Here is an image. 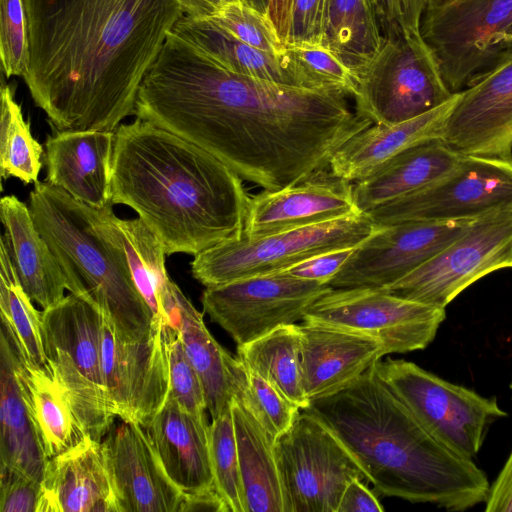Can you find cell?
Here are the masks:
<instances>
[{
  "mask_svg": "<svg viewBox=\"0 0 512 512\" xmlns=\"http://www.w3.org/2000/svg\"><path fill=\"white\" fill-rule=\"evenodd\" d=\"M134 115L270 191L329 169L335 152L373 124L344 95L232 73L172 32L142 80Z\"/></svg>",
  "mask_w": 512,
  "mask_h": 512,
  "instance_id": "1",
  "label": "cell"
},
{
  "mask_svg": "<svg viewBox=\"0 0 512 512\" xmlns=\"http://www.w3.org/2000/svg\"><path fill=\"white\" fill-rule=\"evenodd\" d=\"M22 76L55 131L115 132L184 15L176 0H22Z\"/></svg>",
  "mask_w": 512,
  "mask_h": 512,
  "instance_id": "2",
  "label": "cell"
},
{
  "mask_svg": "<svg viewBox=\"0 0 512 512\" xmlns=\"http://www.w3.org/2000/svg\"><path fill=\"white\" fill-rule=\"evenodd\" d=\"M228 166L193 143L136 118L115 131L111 203L133 209L166 255H197L240 239L251 196Z\"/></svg>",
  "mask_w": 512,
  "mask_h": 512,
  "instance_id": "3",
  "label": "cell"
},
{
  "mask_svg": "<svg viewBox=\"0 0 512 512\" xmlns=\"http://www.w3.org/2000/svg\"><path fill=\"white\" fill-rule=\"evenodd\" d=\"M302 410L337 436L386 496L450 512L486 501L490 483L484 471L432 436L383 381L376 363Z\"/></svg>",
  "mask_w": 512,
  "mask_h": 512,
  "instance_id": "4",
  "label": "cell"
},
{
  "mask_svg": "<svg viewBox=\"0 0 512 512\" xmlns=\"http://www.w3.org/2000/svg\"><path fill=\"white\" fill-rule=\"evenodd\" d=\"M29 208L67 290L97 307L119 336L146 337L155 324L153 314L133 281L122 248L99 227L95 209L47 181L35 182Z\"/></svg>",
  "mask_w": 512,
  "mask_h": 512,
  "instance_id": "5",
  "label": "cell"
},
{
  "mask_svg": "<svg viewBox=\"0 0 512 512\" xmlns=\"http://www.w3.org/2000/svg\"><path fill=\"white\" fill-rule=\"evenodd\" d=\"M46 364L64 389L87 435L102 441L114 414L103 380V314L70 293L41 312Z\"/></svg>",
  "mask_w": 512,
  "mask_h": 512,
  "instance_id": "6",
  "label": "cell"
},
{
  "mask_svg": "<svg viewBox=\"0 0 512 512\" xmlns=\"http://www.w3.org/2000/svg\"><path fill=\"white\" fill-rule=\"evenodd\" d=\"M438 61L420 29L384 33L374 57L356 73L358 114L373 124H396L420 116L449 100Z\"/></svg>",
  "mask_w": 512,
  "mask_h": 512,
  "instance_id": "7",
  "label": "cell"
},
{
  "mask_svg": "<svg viewBox=\"0 0 512 512\" xmlns=\"http://www.w3.org/2000/svg\"><path fill=\"white\" fill-rule=\"evenodd\" d=\"M379 229L363 212L262 237L222 242L194 256L193 277L205 287L285 270L312 256L355 248Z\"/></svg>",
  "mask_w": 512,
  "mask_h": 512,
  "instance_id": "8",
  "label": "cell"
},
{
  "mask_svg": "<svg viewBox=\"0 0 512 512\" xmlns=\"http://www.w3.org/2000/svg\"><path fill=\"white\" fill-rule=\"evenodd\" d=\"M376 368L419 423L459 455L474 459L493 423L508 414L495 397H484L405 360L388 358Z\"/></svg>",
  "mask_w": 512,
  "mask_h": 512,
  "instance_id": "9",
  "label": "cell"
},
{
  "mask_svg": "<svg viewBox=\"0 0 512 512\" xmlns=\"http://www.w3.org/2000/svg\"><path fill=\"white\" fill-rule=\"evenodd\" d=\"M274 450L284 512H337L349 481H368L337 436L304 410L275 439Z\"/></svg>",
  "mask_w": 512,
  "mask_h": 512,
  "instance_id": "10",
  "label": "cell"
},
{
  "mask_svg": "<svg viewBox=\"0 0 512 512\" xmlns=\"http://www.w3.org/2000/svg\"><path fill=\"white\" fill-rule=\"evenodd\" d=\"M505 268H512V203L478 217L441 252L383 289L446 308L470 285Z\"/></svg>",
  "mask_w": 512,
  "mask_h": 512,
  "instance_id": "11",
  "label": "cell"
},
{
  "mask_svg": "<svg viewBox=\"0 0 512 512\" xmlns=\"http://www.w3.org/2000/svg\"><path fill=\"white\" fill-rule=\"evenodd\" d=\"M446 317L445 308L398 297L383 288H332L306 311L302 321L369 336L385 355L426 348Z\"/></svg>",
  "mask_w": 512,
  "mask_h": 512,
  "instance_id": "12",
  "label": "cell"
},
{
  "mask_svg": "<svg viewBox=\"0 0 512 512\" xmlns=\"http://www.w3.org/2000/svg\"><path fill=\"white\" fill-rule=\"evenodd\" d=\"M512 26V0H446L425 8L422 37L452 93L489 68Z\"/></svg>",
  "mask_w": 512,
  "mask_h": 512,
  "instance_id": "13",
  "label": "cell"
},
{
  "mask_svg": "<svg viewBox=\"0 0 512 512\" xmlns=\"http://www.w3.org/2000/svg\"><path fill=\"white\" fill-rule=\"evenodd\" d=\"M512 203V157L464 155L450 173L366 214L377 226L483 216Z\"/></svg>",
  "mask_w": 512,
  "mask_h": 512,
  "instance_id": "14",
  "label": "cell"
},
{
  "mask_svg": "<svg viewBox=\"0 0 512 512\" xmlns=\"http://www.w3.org/2000/svg\"><path fill=\"white\" fill-rule=\"evenodd\" d=\"M331 289L275 272L206 287L201 303L211 320L240 346L303 320L309 307Z\"/></svg>",
  "mask_w": 512,
  "mask_h": 512,
  "instance_id": "15",
  "label": "cell"
},
{
  "mask_svg": "<svg viewBox=\"0 0 512 512\" xmlns=\"http://www.w3.org/2000/svg\"><path fill=\"white\" fill-rule=\"evenodd\" d=\"M167 323H155L140 339L119 336L103 315L101 358L111 408L121 420L146 427L169 393Z\"/></svg>",
  "mask_w": 512,
  "mask_h": 512,
  "instance_id": "16",
  "label": "cell"
},
{
  "mask_svg": "<svg viewBox=\"0 0 512 512\" xmlns=\"http://www.w3.org/2000/svg\"><path fill=\"white\" fill-rule=\"evenodd\" d=\"M477 218L407 221L380 226L355 248L328 285L332 288H386L441 252Z\"/></svg>",
  "mask_w": 512,
  "mask_h": 512,
  "instance_id": "17",
  "label": "cell"
},
{
  "mask_svg": "<svg viewBox=\"0 0 512 512\" xmlns=\"http://www.w3.org/2000/svg\"><path fill=\"white\" fill-rule=\"evenodd\" d=\"M442 141L462 155L512 157V50L459 92Z\"/></svg>",
  "mask_w": 512,
  "mask_h": 512,
  "instance_id": "18",
  "label": "cell"
},
{
  "mask_svg": "<svg viewBox=\"0 0 512 512\" xmlns=\"http://www.w3.org/2000/svg\"><path fill=\"white\" fill-rule=\"evenodd\" d=\"M102 444L119 512H181L185 493L167 475L144 426L122 420Z\"/></svg>",
  "mask_w": 512,
  "mask_h": 512,
  "instance_id": "19",
  "label": "cell"
},
{
  "mask_svg": "<svg viewBox=\"0 0 512 512\" xmlns=\"http://www.w3.org/2000/svg\"><path fill=\"white\" fill-rule=\"evenodd\" d=\"M360 213L352 182L329 169L282 189L252 196L244 226L247 237H262Z\"/></svg>",
  "mask_w": 512,
  "mask_h": 512,
  "instance_id": "20",
  "label": "cell"
},
{
  "mask_svg": "<svg viewBox=\"0 0 512 512\" xmlns=\"http://www.w3.org/2000/svg\"><path fill=\"white\" fill-rule=\"evenodd\" d=\"M298 328L302 385L310 402L344 389L385 355L380 342L357 332L305 321Z\"/></svg>",
  "mask_w": 512,
  "mask_h": 512,
  "instance_id": "21",
  "label": "cell"
},
{
  "mask_svg": "<svg viewBox=\"0 0 512 512\" xmlns=\"http://www.w3.org/2000/svg\"><path fill=\"white\" fill-rule=\"evenodd\" d=\"M115 132L55 131L45 142L46 181L94 209L111 203Z\"/></svg>",
  "mask_w": 512,
  "mask_h": 512,
  "instance_id": "22",
  "label": "cell"
},
{
  "mask_svg": "<svg viewBox=\"0 0 512 512\" xmlns=\"http://www.w3.org/2000/svg\"><path fill=\"white\" fill-rule=\"evenodd\" d=\"M37 512H119L102 441L49 458Z\"/></svg>",
  "mask_w": 512,
  "mask_h": 512,
  "instance_id": "23",
  "label": "cell"
},
{
  "mask_svg": "<svg viewBox=\"0 0 512 512\" xmlns=\"http://www.w3.org/2000/svg\"><path fill=\"white\" fill-rule=\"evenodd\" d=\"M206 415H194L174 400L145 427L171 481L185 494L216 489Z\"/></svg>",
  "mask_w": 512,
  "mask_h": 512,
  "instance_id": "24",
  "label": "cell"
},
{
  "mask_svg": "<svg viewBox=\"0 0 512 512\" xmlns=\"http://www.w3.org/2000/svg\"><path fill=\"white\" fill-rule=\"evenodd\" d=\"M459 92L442 105L396 124H372L351 137L332 156L329 170L337 177L357 182L384 163L415 145L441 139Z\"/></svg>",
  "mask_w": 512,
  "mask_h": 512,
  "instance_id": "25",
  "label": "cell"
},
{
  "mask_svg": "<svg viewBox=\"0 0 512 512\" xmlns=\"http://www.w3.org/2000/svg\"><path fill=\"white\" fill-rule=\"evenodd\" d=\"M158 303L161 318L179 331L184 349L201 380L207 410L212 419L218 417L232 399L230 353L214 339L205 326L203 315L170 277L158 292Z\"/></svg>",
  "mask_w": 512,
  "mask_h": 512,
  "instance_id": "26",
  "label": "cell"
},
{
  "mask_svg": "<svg viewBox=\"0 0 512 512\" xmlns=\"http://www.w3.org/2000/svg\"><path fill=\"white\" fill-rule=\"evenodd\" d=\"M16 349L12 329L1 320L0 465L42 482L48 457L20 385Z\"/></svg>",
  "mask_w": 512,
  "mask_h": 512,
  "instance_id": "27",
  "label": "cell"
},
{
  "mask_svg": "<svg viewBox=\"0 0 512 512\" xmlns=\"http://www.w3.org/2000/svg\"><path fill=\"white\" fill-rule=\"evenodd\" d=\"M0 217L5 243L17 277L27 295L43 309L64 298L66 281L61 268L38 231L29 206L16 196L1 198Z\"/></svg>",
  "mask_w": 512,
  "mask_h": 512,
  "instance_id": "28",
  "label": "cell"
},
{
  "mask_svg": "<svg viewBox=\"0 0 512 512\" xmlns=\"http://www.w3.org/2000/svg\"><path fill=\"white\" fill-rule=\"evenodd\" d=\"M463 156L441 139L410 147L356 182V207L367 213L418 191L450 173Z\"/></svg>",
  "mask_w": 512,
  "mask_h": 512,
  "instance_id": "29",
  "label": "cell"
},
{
  "mask_svg": "<svg viewBox=\"0 0 512 512\" xmlns=\"http://www.w3.org/2000/svg\"><path fill=\"white\" fill-rule=\"evenodd\" d=\"M16 352L20 385L48 459L83 442L89 436L48 367L30 363L18 340Z\"/></svg>",
  "mask_w": 512,
  "mask_h": 512,
  "instance_id": "30",
  "label": "cell"
},
{
  "mask_svg": "<svg viewBox=\"0 0 512 512\" xmlns=\"http://www.w3.org/2000/svg\"><path fill=\"white\" fill-rule=\"evenodd\" d=\"M245 512H284L281 481L274 450L275 439L241 401L232 396Z\"/></svg>",
  "mask_w": 512,
  "mask_h": 512,
  "instance_id": "31",
  "label": "cell"
},
{
  "mask_svg": "<svg viewBox=\"0 0 512 512\" xmlns=\"http://www.w3.org/2000/svg\"><path fill=\"white\" fill-rule=\"evenodd\" d=\"M171 32L232 73L300 87L285 53L279 56L253 48L211 19H193L183 15Z\"/></svg>",
  "mask_w": 512,
  "mask_h": 512,
  "instance_id": "32",
  "label": "cell"
},
{
  "mask_svg": "<svg viewBox=\"0 0 512 512\" xmlns=\"http://www.w3.org/2000/svg\"><path fill=\"white\" fill-rule=\"evenodd\" d=\"M110 204L95 209L96 220L101 230L122 248L129 265L133 281L149 306L154 323L162 320L157 294L169 277L165 267V249L157 235L138 217L118 218Z\"/></svg>",
  "mask_w": 512,
  "mask_h": 512,
  "instance_id": "33",
  "label": "cell"
},
{
  "mask_svg": "<svg viewBox=\"0 0 512 512\" xmlns=\"http://www.w3.org/2000/svg\"><path fill=\"white\" fill-rule=\"evenodd\" d=\"M384 41L371 0H325L322 44L355 74L378 52Z\"/></svg>",
  "mask_w": 512,
  "mask_h": 512,
  "instance_id": "34",
  "label": "cell"
},
{
  "mask_svg": "<svg viewBox=\"0 0 512 512\" xmlns=\"http://www.w3.org/2000/svg\"><path fill=\"white\" fill-rule=\"evenodd\" d=\"M236 356L299 409L309 406L302 385L298 324L280 326L252 342L237 346Z\"/></svg>",
  "mask_w": 512,
  "mask_h": 512,
  "instance_id": "35",
  "label": "cell"
},
{
  "mask_svg": "<svg viewBox=\"0 0 512 512\" xmlns=\"http://www.w3.org/2000/svg\"><path fill=\"white\" fill-rule=\"evenodd\" d=\"M43 147L33 137L8 84L1 85L0 174L24 184L35 183L42 167Z\"/></svg>",
  "mask_w": 512,
  "mask_h": 512,
  "instance_id": "36",
  "label": "cell"
},
{
  "mask_svg": "<svg viewBox=\"0 0 512 512\" xmlns=\"http://www.w3.org/2000/svg\"><path fill=\"white\" fill-rule=\"evenodd\" d=\"M24 291L5 243L0 240L1 320L12 329L24 356L40 367H47L42 339L41 312Z\"/></svg>",
  "mask_w": 512,
  "mask_h": 512,
  "instance_id": "37",
  "label": "cell"
},
{
  "mask_svg": "<svg viewBox=\"0 0 512 512\" xmlns=\"http://www.w3.org/2000/svg\"><path fill=\"white\" fill-rule=\"evenodd\" d=\"M228 363L232 396L276 439L292 425L301 409L237 356L230 354Z\"/></svg>",
  "mask_w": 512,
  "mask_h": 512,
  "instance_id": "38",
  "label": "cell"
},
{
  "mask_svg": "<svg viewBox=\"0 0 512 512\" xmlns=\"http://www.w3.org/2000/svg\"><path fill=\"white\" fill-rule=\"evenodd\" d=\"M285 47L300 87L354 97V72L328 47L309 43Z\"/></svg>",
  "mask_w": 512,
  "mask_h": 512,
  "instance_id": "39",
  "label": "cell"
},
{
  "mask_svg": "<svg viewBox=\"0 0 512 512\" xmlns=\"http://www.w3.org/2000/svg\"><path fill=\"white\" fill-rule=\"evenodd\" d=\"M209 440L215 488L228 512H245L231 402L212 419Z\"/></svg>",
  "mask_w": 512,
  "mask_h": 512,
  "instance_id": "40",
  "label": "cell"
},
{
  "mask_svg": "<svg viewBox=\"0 0 512 512\" xmlns=\"http://www.w3.org/2000/svg\"><path fill=\"white\" fill-rule=\"evenodd\" d=\"M209 19L253 48L279 56L285 53V44L269 16L242 0L226 5Z\"/></svg>",
  "mask_w": 512,
  "mask_h": 512,
  "instance_id": "41",
  "label": "cell"
},
{
  "mask_svg": "<svg viewBox=\"0 0 512 512\" xmlns=\"http://www.w3.org/2000/svg\"><path fill=\"white\" fill-rule=\"evenodd\" d=\"M166 323L169 362L168 398L194 415H204L207 408L201 380L184 349L178 329Z\"/></svg>",
  "mask_w": 512,
  "mask_h": 512,
  "instance_id": "42",
  "label": "cell"
},
{
  "mask_svg": "<svg viewBox=\"0 0 512 512\" xmlns=\"http://www.w3.org/2000/svg\"><path fill=\"white\" fill-rule=\"evenodd\" d=\"M0 57L6 77L25 74L29 49L22 0H0Z\"/></svg>",
  "mask_w": 512,
  "mask_h": 512,
  "instance_id": "43",
  "label": "cell"
},
{
  "mask_svg": "<svg viewBox=\"0 0 512 512\" xmlns=\"http://www.w3.org/2000/svg\"><path fill=\"white\" fill-rule=\"evenodd\" d=\"M42 482L0 465V512H37Z\"/></svg>",
  "mask_w": 512,
  "mask_h": 512,
  "instance_id": "44",
  "label": "cell"
},
{
  "mask_svg": "<svg viewBox=\"0 0 512 512\" xmlns=\"http://www.w3.org/2000/svg\"><path fill=\"white\" fill-rule=\"evenodd\" d=\"M325 0H294L285 46L322 44Z\"/></svg>",
  "mask_w": 512,
  "mask_h": 512,
  "instance_id": "45",
  "label": "cell"
},
{
  "mask_svg": "<svg viewBox=\"0 0 512 512\" xmlns=\"http://www.w3.org/2000/svg\"><path fill=\"white\" fill-rule=\"evenodd\" d=\"M355 248H343L324 252L279 272L305 280L328 284L341 270Z\"/></svg>",
  "mask_w": 512,
  "mask_h": 512,
  "instance_id": "46",
  "label": "cell"
},
{
  "mask_svg": "<svg viewBox=\"0 0 512 512\" xmlns=\"http://www.w3.org/2000/svg\"><path fill=\"white\" fill-rule=\"evenodd\" d=\"M383 32L398 28L420 29L425 0H371Z\"/></svg>",
  "mask_w": 512,
  "mask_h": 512,
  "instance_id": "47",
  "label": "cell"
},
{
  "mask_svg": "<svg viewBox=\"0 0 512 512\" xmlns=\"http://www.w3.org/2000/svg\"><path fill=\"white\" fill-rule=\"evenodd\" d=\"M366 480L356 477L346 485L337 512H382L384 508Z\"/></svg>",
  "mask_w": 512,
  "mask_h": 512,
  "instance_id": "48",
  "label": "cell"
},
{
  "mask_svg": "<svg viewBox=\"0 0 512 512\" xmlns=\"http://www.w3.org/2000/svg\"><path fill=\"white\" fill-rule=\"evenodd\" d=\"M486 512H512V450L498 476L490 484Z\"/></svg>",
  "mask_w": 512,
  "mask_h": 512,
  "instance_id": "49",
  "label": "cell"
},
{
  "mask_svg": "<svg viewBox=\"0 0 512 512\" xmlns=\"http://www.w3.org/2000/svg\"><path fill=\"white\" fill-rule=\"evenodd\" d=\"M189 511H218L228 512L227 507L216 489L199 493L185 494L181 512Z\"/></svg>",
  "mask_w": 512,
  "mask_h": 512,
  "instance_id": "50",
  "label": "cell"
},
{
  "mask_svg": "<svg viewBox=\"0 0 512 512\" xmlns=\"http://www.w3.org/2000/svg\"><path fill=\"white\" fill-rule=\"evenodd\" d=\"M185 16L193 19L214 17L223 7L239 0H176Z\"/></svg>",
  "mask_w": 512,
  "mask_h": 512,
  "instance_id": "51",
  "label": "cell"
},
{
  "mask_svg": "<svg viewBox=\"0 0 512 512\" xmlns=\"http://www.w3.org/2000/svg\"><path fill=\"white\" fill-rule=\"evenodd\" d=\"M294 0H270L268 16L273 22L280 38L285 44Z\"/></svg>",
  "mask_w": 512,
  "mask_h": 512,
  "instance_id": "52",
  "label": "cell"
},
{
  "mask_svg": "<svg viewBox=\"0 0 512 512\" xmlns=\"http://www.w3.org/2000/svg\"><path fill=\"white\" fill-rule=\"evenodd\" d=\"M249 6L257 9L258 11L268 15V6L270 0H242Z\"/></svg>",
  "mask_w": 512,
  "mask_h": 512,
  "instance_id": "53",
  "label": "cell"
},
{
  "mask_svg": "<svg viewBox=\"0 0 512 512\" xmlns=\"http://www.w3.org/2000/svg\"><path fill=\"white\" fill-rule=\"evenodd\" d=\"M512 50V26L508 29L500 46V53Z\"/></svg>",
  "mask_w": 512,
  "mask_h": 512,
  "instance_id": "54",
  "label": "cell"
},
{
  "mask_svg": "<svg viewBox=\"0 0 512 512\" xmlns=\"http://www.w3.org/2000/svg\"><path fill=\"white\" fill-rule=\"evenodd\" d=\"M445 1L446 0H427L426 7H433V6H436V5H439V4L443 3Z\"/></svg>",
  "mask_w": 512,
  "mask_h": 512,
  "instance_id": "55",
  "label": "cell"
},
{
  "mask_svg": "<svg viewBox=\"0 0 512 512\" xmlns=\"http://www.w3.org/2000/svg\"><path fill=\"white\" fill-rule=\"evenodd\" d=\"M510 389L512 390V380L510 382V385H509Z\"/></svg>",
  "mask_w": 512,
  "mask_h": 512,
  "instance_id": "56",
  "label": "cell"
},
{
  "mask_svg": "<svg viewBox=\"0 0 512 512\" xmlns=\"http://www.w3.org/2000/svg\"><path fill=\"white\" fill-rule=\"evenodd\" d=\"M425 1H426V3H427V0H425Z\"/></svg>",
  "mask_w": 512,
  "mask_h": 512,
  "instance_id": "57",
  "label": "cell"
}]
</instances>
